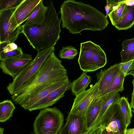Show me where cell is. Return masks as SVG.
Returning <instances> with one entry per match:
<instances>
[{"label":"cell","instance_id":"6da1fadb","mask_svg":"<svg viewBox=\"0 0 134 134\" xmlns=\"http://www.w3.org/2000/svg\"><path fill=\"white\" fill-rule=\"evenodd\" d=\"M59 13L62 27L70 33H80L82 30H102L109 24L107 17L95 7L81 2L65 1L61 5Z\"/></svg>","mask_w":134,"mask_h":134},{"label":"cell","instance_id":"7a4b0ae2","mask_svg":"<svg viewBox=\"0 0 134 134\" xmlns=\"http://www.w3.org/2000/svg\"><path fill=\"white\" fill-rule=\"evenodd\" d=\"M52 52L38 70L14 94L11 96L13 101L21 105L29 95L51 83L68 79L66 70L54 53Z\"/></svg>","mask_w":134,"mask_h":134},{"label":"cell","instance_id":"3957f363","mask_svg":"<svg viewBox=\"0 0 134 134\" xmlns=\"http://www.w3.org/2000/svg\"><path fill=\"white\" fill-rule=\"evenodd\" d=\"M45 17L39 24L21 26V33L23 34L30 44L38 51L54 47L60 38L61 32L59 18L53 2L48 6Z\"/></svg>","mask_w":134,"mask_h":134},{"label":"cell","instance_id":"277c9868","mask_svg":"<svg viewBox=\"0 0 134 134\" xmlns=\"http://www.w3.org/2000/svg\"><path fill=\"white\" fill-rule=\"evenodd\" d=\"M64 121L63 114L56 107L41 110L33 124V134H59Z\"/></svg>","mask_w":134,"mask_h":134},{"label":"cell","instance_id":"5b68a950","mask_svg":"<svg viewBox=\"0 0 134 134\" xmlns=\"http://www.w3.org/2000/svg\"><path fill=\"white\" fill-rule=\"evenodd\" d=\"M78 62L83 72L93 71L106 65V55L99 45L89 41L81 43Z\"/></svg>","mask_w":134,"mask_h":134},{"label":"cell","instance_id":"8992f818","mask_svg":"<svg viewBox=\"0 0 134 134\" xmlns=\"http://www.w3.org/2000/svg\"><path fill=\"white\" fill-rule=\"evenodd\" d=\"M53 51H55L54 47L38 51L34 59L7 86V89L11 96L15 93L38 70L49 54Z\"/></svg>","mask_w":134,"mask_h":134},{"label":"cell","instance_id":"52a82bcc","mask_svg":"<svg viewBox=\"0 0 134 134\" xmlns=\"http://www.w3.org/2000/svg\"><path fill=\"white\" fill-rule=\"evenodd\" d=\"M17 7L0 11V43L13 42L21 33V26H18L14 14Z\"/></svg>","mask_w":134,"mask_h":134},{"label":"cell","instance_id":"ba28073f","mask_svg":"<svg viewBox=\"0 0 134 134\" xmlns=\"http://www.w3.org/2000/svg\"><path fill=\"white\" fill-rule=\"evenodd\" d=\"M100 125L104 128H109L114 134H125L127 127L119 102L113 103L108 107L103 116Z\"/></svg>","mask_w":134,"mask_h":134},{"label":"cell","instance_id":"9c48e42d","mask_svg":"<svg viewBox=\"0 0 134 134\" xmlns=\"http://www.w3.org/2000/svg\"><path fill=\"white\" fill-rule=\"evenodd\" d=\"M98 84L97 82L88 89L76 96L70 111V113L83 118L93 100L97 97Z\"/></svg>","mask_w":134,"mask_h":134},{"label":"cell","instance_id":"30bf717a","mask_svg":"<svg viewBox=\"0 0 134 134\" xmlns=\"http://www.w3.org/2000/svg\"><path fill=\"white\" fill-rule=\"evenodd\" d=\"M32 60L31 54L24 53L20 57L1 61L0 68L4 73L9 75L13 79Z\"/></svg>","mask_w":134,"mask_h":134},{"label":"cell","instance_id":"8fae6325","mask_svg":"<svg viewBox=\"0 0 134 134\" xmlns=\"http://www.w3.org/2000/svg\"><path fill=\"white\" fill-rule=\"evenodd\" d=\"M69 82L68 79L52 83L42 89L29 95L20 105L24 109L29 110L38 101L52 91L63 86Z\"/></svg>","mask_w":134,"mask_h":134},{"label":"cell","instance_id":"7c38bea8","mask_svg":"<svg viewBox=\"0 0 134 134\" xmlns=\"http://www.w3.org/2000/svg\"><path fill=\"white\" fill-rule=\"evenodd\" d=\"M70 81L63 86L52 91L46 96L36 102L29 111L43 109L52 106L64 96L67 90L71 89Z\"/></svg>","mask_w":134,"mask_h":134},{"label":"cell","instance_id":"4fadbf2b","mask_svg":"<svg viewBox=\"0 0 134 134\" xmlns=\"http://www.w3.org/2000/svg\"><path fill=\"white\" fill-rule=\"evenodd\" d=\"M120 70L119 63L111 65L107 69H102L97 73V82L98 84V92L96 98L101 96Z\"/></svg>","mask_w":134,"mask_h":134},{"label":"cell","instance_id":"5bb4252c","mask_svg":"<svg viewBox=\"0 0 134 134\" xmlns=\"http://www.w3.org/2000/svg\"><path fill=\"white\" fill-rule=\"evenodd\" d=\"M41 0H24L16 8L14 14L19 26L26 21L32 10Z\"/></svg>","mask_w":134,"mask_h":134},{"label":"cell","instance_id":"9a60e30c","mask_svg":"<svg viewBox=\"0 0 134 134\" xmlns=\"http://www.w3.org/2000/svg\"><path fill=\"white\" fill-rule=\"evenodd\" d=\"M23 54L21 48L14 42L0 43V61L20 57Z\"/></svg>","mask_w":134,"mask_h":134},{"label":"cell","instance_id":"2e32d148","mask_svg":"<svg viewBox=\"0 0 134 134\" xmlns=\"http://www.w3.org/2000/svg\"><path fill=\"white\" fill-rule=\"evenodd\" d=\"M102 98H95L92 101L84 118L85 131L90 129L96 120L99 113Z\"/></svg>","mask_w":134,"mask_h":134},{"label":"cell","instance_id":"e0dca14e","mask_svg":"<svg viewBox=\"0 0 134 134\" xmlns=\"http://www.w3.org/2000/svg\"><path fill=\"white\" fill-rule=\"evenodd\" d=\"M65 126L68 134H82L85 130L83 118L69 112Z\"/></svg>","mask_w":134,"mask_h":134},{"label":"cell","instance_id":"ac0fdd59","mask_svg":"<svg viewBox=\"0 0 134 134\" xmlns=\"http://www.w3.org/2000/svg\"><path fill=\"white\" fill-rule=\"evenodd\" d=\"M101 97L102 99L99 114L93 125L89 130L99 126L103 116L108 107L113 103L119 102L120 98V94L116 92L109 93Z\"/></svg>","mask_w":134,"mask_h":134},{"label":"cell","instance_id":"d6986e66","mask_svg":"<svg viewBox=\"0 0 134 134\" xmlns=\"http://www.w3.org/2000/svg\"><path fill=\"white\" fill-rule=\"evenodd\" d=\"M48 7L44 5L43 0H41L34 8L24 24L28 26H34L40 24L45 17Z\"/></svg>","mask_w":134,"mask_h":134},{"label":"cell","instance_id":"ffe728a7","mask_svg":"<svg viewBox=\"0 0 134 134\" xmlns=\"http://www.w3.org/2000/svg\"><path fill=\"white\" fill-rule=\"evenodd\" d=\"M134 25V5H127L124 13L114 26L119 30H126Z\"/></svg>","mask_w":134,"mask_h":134},{"label":"cell","instance_id":"44dd1931","mask_svg":"<svg viewBox=\"0 0 134 134\" xmlns=\"http://www.w3.org/2000/svg\"><path fill=\"white\" fill-rule=\"evenodd\" d=\"M92 78L83 72L80 77L71 83V90L75 96L85 90L91 81Z\"/></svg>","mask_w":134,"mask_h":134},{"label":"cell","instance_id":"7402d4cb","mask_svg":"<svg viewBox=\"0 0 134 134\" xmlns=\"http://www.w3.org/2000/svg\"><path fill=\"white\" fill-rule=\"evenodd\" d=\"M122 48L120 53L121 63L134 59V37L125 39L122 43Z\"/></svg>","mask_w":134,"mask_h":134},{"label":"cell","instance_id":"603a6c76","mask_svg":"<svg viewBox=\"0 0 134 134\" xmlns=\"http://www.w3.org/2000/svg\"><path fill=\"white\" fill-rule=\"evenodd\" d=\"M125 77L120 69L101 97L112 92H122L124 90L123 84Z\"/></svg>","mask_w":134,"mask_h":134},{"label":"cell","instance_id":"cb8c5ba5","mask_svg":"<svg viewBox=\"0 0 134 134\" xmlns=\"http://www.w3.org/2000/svg\"><path fill=\"white\" fill-rule=\"evenodd\" d=\"M15 107L11 100L6 99L0 103V122L7 121L13 115Z\"/></svg>","mask_w":134,"mask_h":134},{"label":"cell","instance_id":"d4e9b609","mask_svg":"<svg viewBox=\"0 0 134 134\" xmlns=\"http://www.w3.org/2000/svg\"><path fill=\"white\" fill-rule=\"evenodd\" d=\"M119 104L123 120L127 127L131 123L132 116L131 108L127 98L124 97L120 98Z\"/></svg>","mask_w":134,"mask_h":134},{"label":"cell","instance_id":"484cf974","mask_svg":"<svg viewBox=\"0 0 134 134\" xmlns=\"http://www.w3.org/2000/svg\"><path fill=\"white\" fill-rule=\"evenodd\" d=\"M127 1H124L116 9L111 11L108 14L111 24L113 26H115L124 14L127 5Z\"/></svg>","mask_w":134,"mask_h":134},{"label":"cell","instance_id":"4316f807","mask_svg":"<svg viewBox=\"0 0 134 134\" xmlns=\"http://www.w3.org/2000/svg\"><path fill=\"white\" fill-rule=\"evenodd\" d=\"M78 54L76 49L71 46L63 47L62 49L59 51L58 55L62 59L69 60L73 59Z\"/></svg>","mask_w":134,"mask_h":134},{"label":"cell","instance_id":"83f0119b","mask_svg":"<svg viewBox=\"0 0 134 134\" xmlns=\"http://www.w3.org/2000/svg\"><path fill=\"white\" fill-rule=\"evenodd\" d=\"M24 0H0V11L13 9L18 7Z\"/></svg>","mask_w":134,"mask_h":134},{"label":"cell","instance_id":"f1b7e54d","mask_svg":"<svg viewBox=\"0 0 134 134\" xmlns=\"http://www.w3.org/2000/svg\"><path fill=\"white\" fill-rule=\"evenodd\" d=\"M122 0H107L110 7L109 12L116 9L124 1Z\"/></svg>","mask_w":134,"mask_h":134},{"label":"cell","instance_id":"f546056e","mask_svg":"<svg viewBox=\"0 0 134 134\" xmlns=\"http://www.w3.org/2000/svg\"><path fill=\"white\" fill-rule=\"evenodd\" d=\"M133 60L125 62L119 63L120 69L125 75L132 64Z\"/></svg>","mask_w":134,"mask_h":134},{"label":"cell","instance_id":"4dcf8cb0","mask_svg":"<svg viewBox=\"0 0 134 134\" xmlns=\"http://www.w3.org/2000/svg\"><path fill=\"white\" fill-rule=\"evenodd\" d=\"M103 129L100 125L96 127L85 131L82 134H102Z\"/></svg>","mask_w":134,"mask_h":134},{"label":"cell","instance_id":"1f68e13d","mask_svg":"<svg viewBox=\"0 0 134 134\" xmlns=\"http://www.w3.org/2000/svg\"><path fill=\"white\" fill-rule=\"evenodd\" d=\"M132 83L133 86V90L132 94L131 100L130 105L131 108L134 110V78L132 81Z\"/></svg>","mask_w":134,"mask_h":134},{"label":"cell","instance_id":"d6a6232c","mask_svg":"<svg viewBox=\"0 0 134 134\" xmlns=\"http://www.w3.org/2000/svg\"><path fill=\"white\" fill-rule=\"evenodd\" d=\"M134 72V59L130 67L127 72L125 76L129 75H131V74Z\"/></svg>","mask_w":134,"mask_h":134},{"label":"cell","instance_id":"836d02e7","mask_svg":"<svg viewBox=\"0 0 134 134\" xmlns=\"http://www.w3.org/2000/svg\"><path fill=\"white\" fill-rule=\"evenodd\" d=\"M102 134H114L111 130L108 127L104 128Z\"/></svg>","mask_w":134,"mask_h":134},{"label":"cell","instance_id":"e575fe53","mask_svg":"<svg viewBox=\"0 0 134 134\" xmlns=\"http://www.w3.org/2000/svg\"><path fill=\"white\" fill-rule=\"evenodd\" d=\"M125 134H134V128L126 129L125 131Z\"/></svg>","mask_w":134,"mask_h":134},{"label":"cell","instance_id":"d590c367","mask_svg":"<svg viewBox=\"0 0 134 134\" xmlns=\"http://www.w3.org/2000/svg\"><path fill=\"white\" fill-rule=\"evenodd\" d=\"M105 9L106 12L107 14L108 15L110 11V7L108 2H107V4L105 7Z\"/></svg>","mask_w":134,"mask_h":134},{"label":"cell","instance_id":"8d00e7d4","mask_svg":"<svg viewBox=\"0 0 134 134\" xmlns=\"http://www.w3.org/2000/svg\"><path fill=\"white\" fill-rule=\"evenodd\" d=\"M126 4L128 5H134V0H127Z\"/></svg>","mask_w":134,"mask_h":134},{"label":"cell","instance_id":"74e56055","mask_svg":"<svg viewBox=\"0 0 134 134\" xmlns=\"http://www.w3.org/2000/svg\"><path fill=\"white\" fill-rule=\"evenodd\" d=\"M4 130V129L1 127H0V134H3V132Z\"/></svg>","mask_w":134,"mask_h":134},{"label":"cell","instance_id":"f35d334b","mask_svg":"<svg viewBox=\"0 0 134 134\" xmlns=\"http://www.w3.org/2000/svg\"><path fill=\"white\" fill-rule=\"evenodd\" d=\"M131 75H132L133 76V77L134 78V72L132 73H131Z\"/></svg>","mask_w":134,"mask_h":134},{"label":"cell","instance_id":"ab89813d","mask_svg":"<svg viewBox=\"0 0 134 134\" xmlns=\"http://www.w3.org/2000/svg\"><path fill=\"white\" fill-rule=\"evenodd\" d=\"M132 111H133V113H134V110H132Z\"/></svg>","mask_w":134,"mask_h":134}]
</instances>
